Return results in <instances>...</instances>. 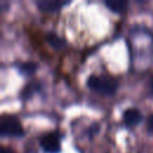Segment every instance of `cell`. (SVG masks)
I'll use <instances>...</instances> for the list:
<instances>
[{
  "mask_svg": "<svg viewBox=\"0 0 153 153\" xmlns=\"http://www.w3.org/2000/svg\"><path fill=\"white\" fill-rule=\"evenodd\" d=\"M0 134L2 136H23L24 129L17 117L4 114L0 117Z\"/></svg>",
  "mask_w": 153,
  "mask_h": 153,
  "instance_id": "2",
  "label": "cell"
},
{
  "mask_svg": "<svg viewBox=\"0 0 153 153\" xmlns=\"http://www.w3.org/2000/svg\"><path fill=\"white\" fill-rule=\"evenodd\" d=\"M36 68H37V66H36V63L32 62V61H25V62H22V63L19 65V71H20V73H23V74H25V75L32 74V73L36 71Z\"/></svg>",
  "mask_w": 153,
  "mask_h": 153,
  "instance_id": "9",
  "label": "cell"
},
{
  "mask_svg": "<svg viewBox=\"0 0 153 153\" xmlns=\"http://www.w3.org/2000/svg\"><path fill=\"white\" fill-rule=\"evenodd\" d=\"M38 88H39L38 82H36V81L29 82V84H26V85L23 87V90L20 91V97H22V98H29V97H31V94H32L35 91H37Z\"/></svg>",
  "mask_w": 153,
  "mask_h": 153,
  "instance_id": "8",
  "label": "cell"
},
{
  "mask_svg": "<svg viewBox=\"0 0 153 153\" xmlns=\"http://www.w3.org/2000/svg\"><path fill=\"white\" fill-rule=\"evenodd\" d=\"M147 127L149 129V131H153V114H151L148 116V120H147Z\"/></svg>",
  "mask_w": 153,
  "mask_h": 153,
  "instance_id": "10",
  "label": "cell"
},
{
  "mask_svg": "<svg viewBox=\"0 0 153 153\" xmlns=\"http://www.w3.org/2000/svg\"><path fill=\"white\" fill-rule=\"evenodd\" d=\"M151 87H152V92H153V76H152V81H151Z\"/></svg>",
  "mask_w": 153,
  "mask_h": 153,
  "instance_id": "12",
  "label": "cell"
},
{
  "mask_svg": "<svg viewBox=\"0 0 153 153\" xmlns=\"http://www.w3.org/2000/svg\"><path fill=\"white\" fill-rule=\"evenodd\" d=\"M104 4L109 10H111L112 12H117V13L126 11L128 6V2L124 0H106Z\"/></svg>",
  "mask_w": 153,
  "mask_h": 153,
  "instance_id": "7",
  "label": "cell"
},
{
  "mask_svg": "<svg viewBox=\"0 0 153 153\" xmlns=\"http://www.w3.org/2000/svg\"><path fill=\"white\" fill-rule=\"evenodd\" d=\"M0 153H16L13 149L8 148V147H1L0 148Z\"/></svg>",
  "mask_w": 153,
  "mask_h": 153,
  "instance_id": "11",
  "label": "cell"
},
{
  "mask_svg": "<svg viewBox=\"0 0 153 153\" xmlns=\"http://www.w3.org/2000/svg\"><path fill=\"white\" fill-rule=\"evenodd\" d=\"M45 39L47 42L55 49H62L66 45V42L62 37H60L59 35H56L55 32H47L45 33Z\"/></svg>",
  "mask_w": 153,
  "mask_h": 153,
  "instance_id": "6",
  "label": "cell"
},
{
  "mask_svg": "<svg viewBox=\"0 0 153 153\" xmlns=\"http://www.w3.org/2000/svg\"><path fill=\"white\" fill-rule=\"evenodd\" d=\"M123 121L127 126H135L141 121V114L137 109H127L123 112Z\"/></svg>",
  "mask_w": 153,
  "mask_h": 153,
  "instance_id": "5",
  "label": "cell"
},
{
  "mask_svg": "<svg viewBox=\"0 0 153 153\" xmlns=\"http://www.w3.org/2000/svg\"><path fill=\"white\" fill-rule=\"evenodd\" d=\"M86 84L91 90L102 94H112L117 90V81L109 76L90 75Z\"/></svg>",
  "mask_w": 153,
  "mask_h": 153,
  "instance_id": "1",
  "label": "cell"
},
{
  "mask_svg": "<svg viewBox=\"0 0 153 153\" xmlns=\"http://www.w3.org/2000/svg\"><path fill=\"white\" fill-rule=\"evenodd\" d=\"M39 145L45 153H57L60 151V140L55 133H45L42 135Z\"/></svg>",
  "mask_w": 153,
  "mask_h": 153,
  "instance_id": "3",
  "label": "cell"
},
{
  "mask_svg": "<svg viewBox=\"0 0 153 153\" xmlns=\"http://www.w3.org/2000/svg\"><path fill=\"white\" fill-rule=\"evenodd\" d=\"M69 4V1H53V0H38L36 1V6L44 12H54L61 8L62 6Z\"/></svg>",
  "mask_w": 153,
  "mask_h": 153,
  "instance_id": "4",
  "label": "cell"
}]
</instances>
